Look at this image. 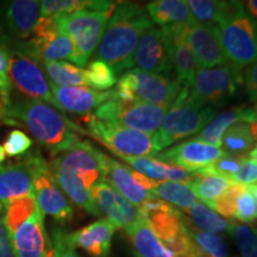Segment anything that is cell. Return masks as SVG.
<instances>
[{
  "label": "cell",
  "instance_id": "6da1fadb",
  "mask_svg": "<svg viewBox=\"0 0 257 257\" xmlns=\"http://www.w3.org/2000/svg\"><path fill=\"white\" fill-rule=\"evenodd\" d=\"M3 118L21 121L53 157L78 144L81 141L79 134L86 135L85 130L64 117L61 111L36 99L11 100L9 106L3 108Z\"/></svg>",
  "mask_w": 257,
  "mask_h": 257
},
{
  "label": "cell",
  "instance_id": "7a4b0ae2",
  "mask_svg": "<svg viewBox=\"0 0 257 257\" xmlns=\"http://www.w3.org/2000/svg\"><path fill=\"white\" fill-rule=\"evenodd\" d=\"M152 28L146 8L134 2L117 3L95 51L94 60L107 63L115 74L127 72L133 68L138 42Z\"/></svg>",
  "mask_w": 257,
  "mask_h": 257
},
{
  "label": "cell",
  "instance_id": "3957f363",
  "mask_svg": "<svg viewBox=\"0 0 257 257\" xmlns=\"http://www.w3.org/2000/svg\"><path fill=\"white\" fill-rule=\"evenodd\" d=\"M214 118L216 110L193 100L188 87L184 86L174 102L169 106L161 127L152 136L156 153L172 146L181 138L199 133Z\"/></svg>",
  "mask_w": 257,
  "mask_h": 257
},
{
  "label": "cell",
  "instance_id": "277c9868",
  "mask_svg": "<svg viewBox=\"0 0 257 257\" xmlns=\"http://www.w3.org/2000/svg\"><path fill=\"white\" fill-rule=\"evenodd\" d=\"M184 88V83L169 74H154L131 69L120 76L112 89L113 99L169 107Z\"/></svg>",
  "mask_w": 257,
  "mask_h": 257
},
{
  "label": "cell",
  "instance_id": "5b68a950",
  "mask_svg": "<svg viewBox=\"0 0 257 257\" xmlns=\"http://www.w3.org/2000/svg\"><path fill=\"white\" fill-rule=\"evenodd\" d=\"M221 47L229 62L250 66L257 60V22L243 3L231 2L229 14L218 24Z\"/></svg>",
  "mask_w": 257,
  "mask_h": 257
},
{
  "label": "cell",
  "instance_id": "8992f818",
  "mask_svg": "<svg viewBox=\"0 0 257 257\" xmlns=\"http://www.w3.org/2000/svg\"><path fill=\"white\" fill-rule=\"evenodd\" d=\"M114 9L82 10L70 15L60 16L61 25L73 42L74 57L72 62L75 66L82 68L87 64L89 57L100 43Z\"/></svg>",
  "mask_w": 257,
  "mask_h": 257
},
{
  "label": "cell",
  "instance_id": "52a82bcc",
  "mask_svg": "<svg viewBox=\"0 0 257 257\" xmlns=\"http://www.w3.org/2000/svg\"><path fill=\"white\" fill-rule=\"evenodd\" d=\"M23 160L31 169L36 204L42 213L61 224L72 220L74 208L54 179L49 163L40 154L25 155Z\"/></svg>",
  "mask_w": 257,
  "mask_h": 257
},
{
  "label": "cell",
  "instance_id": "ba28073f",
  "mask_svg": "<svg viewBox=\"0 0 257 257\" xmlns=\"http://www.w3.org/2000/svg\"><path fill=\"white\" fill-rule=\"evenodd\" d=\"M168 108L143 102H124L111 99L99 106L93 115L104 123L152 135L160 128Z\"/></svg>",
  "mask_w": 257,
  "mask_h": 257
},
{
  "label": "cell",
  "instance_id": "9c48e42d",
  "mask_svg": "<svg viewBox=\"0 0 257 257\" xmlns=\"http://www.w3.org/2000/svg\"><path fill=\"white\" fill-rule=\"evenodd\" d=\"M83 120L87 126L86 134L99 141L115 156L154 157L157 154L150 135L104 123L93 114H87Z\"/></svg>",
  "mask_w": 257,
  "mask_h": 257
},
{
  "label": "cell",
  "instance_id": "30bf717a",
  "mask_svg": "<svg viewBox=\"0 0 257 257\" xmlns=\"http://www.w3.org/2000/svg\"><path fill=\"white\" fill-rule=\"evenodd\" d=\"M107 156L87 141L81 140L66 152L54 156L49 165L53 173H63L76 176L85 187L91 189L104 181Z\"/></svg>",
  "mask_w": 257,
  "mask_h": 257
},
{
  "label": "cell",
  "instance_id": "8fae6325",
  "mask_svg": "<svg viewBox=\"0 0 257 257\" xmlns=\"http://www.w3.org/2000/svg\"><path fill=\"white\" fill-rule=\"evenodd\" d=\"M243 81L242 67L229 62L216 68H200L191 86L187 87L193 100L206 106L234 94Z\"/></svg>",
  "mask_w": 257,
  "mask_h": 257
},
{
  "label": "cell",
  "instance_id": "7c38bea8",
  "mask_svg": "<svg viewBox=\"0 0 257 257\" xmlns=\"http://www.w3.org/2000/svg\"><path fill=\"white\" fill-rule=\"evenodd\" d=\"M9 54L12 85L27 98L42 100L59 110V105L51 93L49 80L40 64L17 49L9 50Z\"/></svg>",
  "mask_w": 257,
  "mask_h": 257
},
{
  "label": "cell",
  "instance_id": "4fadbf2b",
  "mask_svg": "<svg viewBox=\"0 0 257 257\" xmlns=\"http://www.w3.org/2000/svg\"><path fill=\"white\" fill-rule=\"evenodd\" d=\"M104 182L113 187L135 206L140 207L147 200L154 198L152 191L157 181L146 178L130 167L107 156Z\"/></svg>",
  "mask_w": 257,
  "mask_h": 257
},
{
  "label": "cell",
  "instance_id": "5bb4252c",
  "mask_svg": "<svg viewBox=\"0 0 257 257\" xmlns=\"http://www.w3.org/2000/svg\"><path fill=\"white\" fill-rule=\"evenodd\" d=\"M185 40L200 68H216L229 63L221 47L218 25L192 22L187 25Z\"/></svg>",
  "mask_w": 257,
  "mask_h": 257
},
{
  "label": "cell",
  "instance_id": "9a60e30c",
  "mask_svg": "<svg viewBox=\"0 0 257 257\" xmlns=\"http://www.w3.org/2000/svg\"><path fill=\"white\" fill-rule=\"evenodd\" d=\"M224 154L219 147L191 140L156 154L154 159L166 165L178 166L191 173H197L216 162Z\"/></svg>",
  "mask_w": 257,
  "mask_h": 257
},
{
  "label": "cell",
  "instance_id": "2e32d148",
  "mask_svg": "<svg viewBox=\"0 0 257 257\" xmlns=\"http://www.w3.org/2000/svg\"><path fill=\"white\" fill-rule=\"evenodd\" d=\"M91 192L99 211L107 217V220L111 221L115 229L126 231L143 219L140 208L127 201L106 182H98L91 188Z\"/></svg>",
  "mask_w": 257,
  "mask_h": 257
},
{
  "label": "cell",
  "instance_id": "e0dca14e",
  "mask_svg": "<svg viewBox=\"0 0 257 257\" xmlns=\"http://www.w3.org/2000/svg\"><path fill=\"white\" fill-rule=\"evenodd\" d=\"M187 25L173 24L160 28L168 47L170 61L175 70L176 78L184 83V86H191L198 70L200 69L191 48L186 43L185 36Z\"/></svg>",
  "mask_w": 257,
  "mask_h": 257
},
{
  "label": "cell",
  "instance_id": "ac0fdd59",
  "mask_svg": "<svg viewBox=\"0 0 257 257\" xmlns=\"http://www.w3.org/2000/svg\"><path fill=\"white\" fill-rule=\"evenodd\" d=\"M143 72L154 74H169L172 70L169 50L160 28L149 29L141 37L135 50L133 67Z\"/></svg>",
  "mask_w": 257,
  "mask_h": 257
},
{
  "label": "cell",
  "instance_id": "d6986e66",
  "mask_svg": "<svg viewBox=\"0 0 257 257\" xmlns=\"http://www.w3.org/2000/svg\"><path fill=\"white\" fill-rule=\"evenodd\" d=\"M16 257H42L50 238L44 225V214L36 207L34 213L12 233H9Z\"/></svg>",
  "mask_w": 257,
  "mask_h": 257
},
{
  "label": "cell",
  "instance_id": "ffe728a7",
  "mask_svg": "<svg viewBox=\"0 0 257 257\" xmlns=\"http://www.w3.org/2000/svg\"><path fill=\"white\" fill-rule=\"evenodd\" d=\"M51 93L60 111L75 114H89L101 104L113 99L111 91H95L91 87H60L50 83Z\"/></svg>",
  "mask_w": 257,
  "mask_h": 257
},
{
  "label": "cell",
  "instance_id": "44dd1931",
  "mask_svg": "<svg viewBox=\"0 0 257 257\" xmlns=\"http://www.w3.org/2000/svg\"><path fill=\"white\" fill-rule=\"evenodd\" d=\"M31 195L35 197L32 174L24 160L0 165V202L4 206L17 199Z\"/></svg>",
  "mask_w": 257,
  "mask_h": 257
},
{
  "label": "cell",
  "instance_id": "7402d4cb",
  "mask_svg": "<svg viewBox=\"0 0 257 257\" xmlns=\"http://www.w3.org/2000/svg\"><path fill=\"white\" fill-rule=\"evenodd\" d=\"M114 230L111 221L99 219L72 233H67V239L74 249L80 248L94 257H106L110 252Z\"/></svg>",
  "mask_w": 257,
  "mask_h": 257
},
{
  "label": "cell",
  "instance_id": "603a6c76",
  "mask_svg": "<svg viewBox=\"0 0 257 257\" xmlns=\"http://www.w3.org/2000/svg\"><path fill=\"white\" fill-rule=\"evenodd\" d=\"M40 18L41 2L37 0H12L4 6L5 24L17 40L32 36Z\"/></svg>",
  "mask_w": 257,
  "mask_h": 257
},
{
  "label": "cell",
  "instance_id": "cb8c5ba5",
  "mask_svg": "<svg viewBox=\"0 0 257 257\" xmlns=\"http://www.w3.org/2000/svg\"><path fill=\"white\" fill-rule=\"evenodd\" d=\"M237 123H255V111L250 106L240 105L221 112L194 140L220 148L221 137L227 128Z\"/></svg>",
  "mask_w": 257,
  "mask_h": 257
},
{
  "label": "cell",
  "instance_id": "d4e9b609",
  "mask_svg": "<svg viewBox=\"0 0 257 257\" xmlns=\"http://www.w3.org/2000/svg\"><path fill=\"white\" fill-rule=\"evenodd\" d=\"M146 11L150 21L161 27L173 24H189L195 19L187 3L182 0H155L148 3Z\"/></svg>",
  "mask_w": 257,
  "mask_h": 257
},
{
  "label": "cell",
  "instance_id": "484cf974",
  "mask_svg": "<svg viewBox=\"0 0 257 257\" xmlns=\"http://www.w3.org/2000/svg\"><path fill=\"white\" fill-rule=\"evenodd\" d=\"M137 256L140 257H175L170 250L153 232L146 220L142 219L125 231Z\"/></svg>",
  "mask_w": 257,
  "mask_h": 257
},
{
  "label": "cell",
  "instance_id": "4316f807",
  "mask_svg": "<svg viewBox=\"0 0 257 257\" xmlns=\"http://www.w3.org/2000/svg\"><path fill=\"white\" fill-rule=\"evenodd\" d=\"M53 176L57 185H59V187L62 189V192L76 206L88 212L92 216H101V212L99 211L94 199H93L91 189L85 187L76 176L63 174V173H53Z\"/></svg>",
  "mask_w": 257,
  "mask_h": 257
},
{
  "label": "cell",
  "instance_id": "83f0119b",
  "mask_svg": "<svg viewBox=\"0 0 257 257\" xmlns=\"http://www.w3.org/2000/svg\"><path fill=\"white\" fill-rule=\"evenodd\" d=\"M231 184H233L231 180L221 178L219 175L197 172L194 173V176L187 186L195 195V198L200 199L202 204L210 207L212 202L217 200L230 187Z\"/></svg>",
  "mask_w": 257,
  "mask_h": 257
},
{
  "label": "cell",
  "instance_id": "f1b7e54d",
  "mask_svg": "<svg viewBox=\"0 0 257 257\" xmlns=\"http://www.w3.org/2000/svg\"><path fill=\"white\" fill-rule=\"evenodd\" d=\"M50 83L60 87H87L85 69L75 64L60 61V62L38 63Z\"/></svg>",
  "mask_w": 257,
  "mask_h": 257
},
{
  "label": "cell",
  "instance_id": "f546056e",
  "mask_svg": "<svg viewBox=\"0 0 257 257\" xmlns=\"http://www.w3.org/2000/svg\"><path fill=\"white\" fill-rule=\"evenodd\" d=\"M181 213H185V217L188 218L199 231H204V232L220 233L225 231L230 232L233 225L232 221L226 220L206 205L199 201L192 205L191 207L182 210Z\"/></svg>",
  "mask_w": 257,
  "mask_h": 257
},
{
  "label": "cell",
  "instance_id": "4dcf8cb0",
  "mask_svg": "<svg viewBox=\"0 0 257 257\" xmlns=\"http://www.w3.org/2000/svg\"><path fill=\"white\" fill-rule=\"evenodd\" d=\"M117 3L106 0H43L41 2V17H60L82 10L114 9Z\"/></svg>",
  "mask_w": 257,
  "mask_h": 257
},
{
  "label": "cell",
  "instance_id": "1f68e13d",
  "mask_svg": "<svg viewBox=\"0 0 257 257\" xmlns=\"http://www.w3.org/2000/svg\"><path fill=\"white\" fill-rule=\"evenodd\" d=\"M255 138L251 134L250 124L237 123L225 131L221 137L220 149L227 155L246 157L251 152Z\"/></svg>",
  "mask_w": 257,
  "mask_h": 257
},
{
  "label": "cell",
  "instance_id": "d6a6232c",
  "mask_svg": "<svg viewBox=\"0 0 257 257\" xmlns=\"http://www.w3.org/2000/svg\"><path fill=\"white\" fill-rule=\"evenodd\" d=\"M152 194L154 198L175 205L182 210L191 207L197 204L198 199L193 194L187 185L178 184L172 181H157L155 187L153 188Z\"/></svg>",
  "mask_w": 257,
  "mask_h": 257
},
{
  "label": "cell",
  "instance_id": "836d02e7",
  "mask_svg": "<svg viewBox=\"0 0 257 257\" xmlns=\"http://www.w3.org/2000/svg\"><path fill=\"white\" fill-rule=\"evenodd\" d=\"M186 3L193 18L200 23L219 24L231 8V2L220 0H189Z\"/></svg>",
  "mask_w": 257,
  "mask_h": 257
},
{
  "label": "cell",
  "instance_id": "e575fe53",
  "mask_svg": "<svg viewBox=\"0 0 257 257\" xmlns=\"http://www.w3.org/2000/svg\"><path fill=\"white\" fill-rule=\"evenodd\" d=\"M36 198L24 197L10 202L6 206V213L3 217L8 233H12L22 223H24L36 210Z\"/></svg>",
  "mask_w": 257,
  "mask_h": 257
},
{
  "label": "cell",
  "instance_id": "d590c367",
  "mask_svg": "<svg viewBox=\"0 0 257 257\" xmlns=\"http://www.w3.org/2000/svg\"><path fill=\"white\" fill-rule=\"evenodd\" d=\"M87 86L95 91H108L117 83V74L107 63L100 60H92L85 69Z\"/></svg>",
  "mask_w": 257,
  "mask_h": 257
},
{
  "label": "cell",
  "instance_id": "8d00e7d4",
  "mask_svg": "<svg viewBox=\"0 0 257 257\" xmlns=\"http://www.w3.org/2000/svg\"><path fill=\"white\" fill-rule=\"evenodd\" d=\"M121 160L133 167L134 170L154 180V181H168L169 178V165L159 162L152 157H128L121 156Z\"/></svg>",
  "mask_w": 257,
  "mask_h": 257
},
{
  "label": "cell",
  "instance_id": "74e56055",
  "mask_svg": "<svg viewBox=\"0 0 257 257\" xmlns=\"http://www.w3.org/2000/svg\"><path fill=\"white\" fill-rule=\"evenodd\" d=\"M230 233L236 240L242 257H257V227L233 223Z\"/></svg>",
  "mask_w": 257,
  "mask_h": 257
},
{
  "label": "cell",
  "instance_id": "f35d334b",
  "mask_svg": "<svg viewBox=\"0 0 257 257\" xmlns=\"http://www.w3.org/2000/svg\"><path fill=\"white\" fill-rule=\"evenodd\" d=\"M189 227V226H188ZM189 233H191L193 240L197 244L198 248L202 252L206 253L210 257H226L227 249L226 244L221 237L216 233L204 232L189 227Z\"/></svg>",
  "mask_w": 257,
  "mask_h": 257
},
{
  "label": "cell",
  "instance_id": "ab89813d",
  "mask_svg": "<svg viewBox=\"0 0 257 257\" xmlns=\"http://www.w3.org/2000/svg\"><path fill=\"white\" fill-rule=\"evenodd\" d=\"M233 218L243 224L257 219V202L248 186H244L236 199Z\"/></svg>",
  "mask_w": 257,
  "mask_h": 257
},
{
  "label": "cell",
  "instance_id": "60d3db41",
  "mask_svg": "<svg viewBox=\"0 0 257 257\" xmlns=\"http://www.w3.org/2000/svg\"><path fill=\"white\" fill-rule=\"evenodd\" d=\"M244 157H237L232 155H227L224 154L223 156L219 157L216 162L206 167L205 169L199 170V172L208 173V174H216L219 175L221 178L229 179L232 181V178L238 172L240 163H242Z\"/></svg>",
  "mask_w": 257,
  "mask_h": 257
},
{
  "label": "cell",
  "instance_id": "b9f144b4",
  "mask_svg": "<svg viewBox=\"0 0 257 257\" xmlns=\"http://www.w3.org/2000/svg\"><path fill=\"white\" fill-rule=\"evenodd\" d=\"M244 187L243 185L239 184H231L230 187L220 195L217 200L212 202L211 208L216 213L221 214V217L233 218L234 213V205H236V199L238 197L239 192Z\"/></svg>",
  "mask_w": 257,
  "mask_h": 257
},
{
  "label": "cell",
  "instance_id": "7bdbcfd3",
  "mask_svg": "<svg viewBox=\"0 0 257 257\" xmlns=\"http://www.w3.org/2000/svg\"><path fill=\"white\" fill-rule=\"evenodd\" d=\"M12 82L10 79V54L5 47L0 46V106L3 108L11 102Z\"/></svg>",
  "mask_w": 257,
  "mask_h": 257
},
{
  "label": "cell",
  "instance_id": "ee69618b",
  "mask_svg": "<svg viewBox=\"0 0 257 257\" xmlns=\"http://www.w3.org/2000/svg\"><path fill=\"white\" fill-rule=\"evenodd\" d=\"M3 147H4L6 155L11 157L22 156L31 149L32 140L23 131L12 130Z\"/></svg>",
  "mask_w": 257,
  "mask_h": 257
},
{
  "label": "cell",
  "instance_id": "f6af8a7d",
  "mask_svg": "<svg viewBox=\"0 0 257 257\" xmlns=\"http://www.w3.org/2000/svg\"><path fill=\"white\" fill-rule=\"evenodd\" d=\"M232 182L243 186L257 184V163L253 162L249 156L244 157L238 172L232 178Z\"/></svg>",
  "mask_w": 257,
  "mask_h": 257
},
{
  "label": "cell",
  "instance_id": "bcb514c9",
  "mask_svg": "<svg viewBox=\"0 0 257 257\" xmlns=\"http://www.w3.org/2000/svg\"><path fill=\"white\" fill-rule=\"evenodd\" d=\"M51 244H53L54 257H80L67 239V232L62 230H53Z\"/></svg>",
  "mask_w": 257,
  "mask_h": 257
},
{
  "label": "cell",
  "instance_id": "7dc6e473",
  "mask_svg": "<svg viewBox=\"0 0 257 257\" xmlns=\"http://www.w3.org/2000/svg\"><path fill=\"white\" fill-rule=\"evenodd\" d=\"M244 82H245L246 92L250 99L253 101L257 100V60L250 64L244 73Z\"/></svg>",
  "mask_w": 257,
  "mask_h": 257
},
{
  "label": "cell",
  "instance_id": "c3c4849f",
  "mask_svg": "<svg viewBox=\"0 0 257 257\" xmlns=\"http://www.w3.org/2000/svg\"><path fill=\"white\" fill-rule=\"evenodd\" d=\"M0 257H16L14 246L2 216H0Z\"/></svg>",
  "mask_w": 257,
  "mask_h": 257
},
{
  "label": "cell",
  "instance_id": "681fc988",
  "mask_svg": "<svg viewBox=\"0 0 257 257\" xmlns=\"http://www.w3.org/2000/svg\"><path fill=\"white\" fill-rule=\"evenodd\" d=\"M245 4L250 16L257 19V0H250V2H246Z\"/></svg>",
  "mask_w": 257,
  "mask_h": 257
},
{
  "label": "cell",
  "instance_id": "f907efd6",
  "mask_svg": "<svg viewBox=\"0 0 257 257\" xmlns=\"http://www.w3.org/2000/svg\"><path fill=\"white\" fill-rule=\"evenodd\" d=\"M42 257H54V250H53V244H51V240L49 242V244H48L46 251H44L43 256Z\"/></svg>",
  "mask_w": 257,
  "mask_h": 257
},
{
  "label": "cell",
  "instance_id": "816d5d0a",
  "mask_svg": "<svg viewBox=\"0 0 257 257\" xmlns=\"http://www.w3.org/2000/svg\"><path fill=\"white\" fill-rule=\"evenodd\" d=\"M249 157L253 161V162H256V163H257V143H256L255 148H253V149L251 150V152L249 153Z\"/></svg>",
  "mask_w": 257,
  "mask_h": 257
},
{
  "label": "cell",
  "instance_id": "f5cc1de1",
  "mask_svg": "<svg viewBox=\"0 0 257 257\" xmlns=\"http://www.w3.org/2000/svg\"><path fill=\"white\" fill-rule=\"evenodd\" d=\"M248 187H249V189H250V192L252 193L253 198H255V200H256V202H257V184H253V185H251V186H248Z\"/></svg>",
  "mask_w": 257,
  "mask_h": 257
},
{
  "label": "cell",
  "instance_id": "db71d44e",
  "mask_svg": "<svg viewBox=\"0 0 257 257\" xmlns=\"http://www.w3.org/2000/svg\"><path fill=\"white\" fill-rule=\"evenodd\" d=\"M5 159H6L5 149H4V147L0 146V165H3V162H4Z\"/></svg>",
  "mask_w": 257,
  "mask_h": 257
},
{
  "label": "cell",
  "instance_id": "11a10c76",
  "mask_svg": "<svg viewBox=\"0 0 257 257\" xmlns=\"http://www.w3.org/2000/svg\"><path fill=\"white\" fill-rule=\"evenodd\" d=\"M253 111H255V123H257V100H256L255 107H253Z\"/></svg>",
  "mask_w": 257,
  "mask_h": 257
},
{
  "label": "cell",
  "instance_id": "9f6ffc18",
  "mask_svg": "<svg viewBox=\"0 0 257 257\" xmlns=\"http://www.w3.org/2000/svg\"><path fill=\"white\" fill-rule=\"evenodd\" d=\"M3 208H4V205H3L2 202H0V214H2V211H3Z\"/></svg>",
  "mask_w": 257,
  "mask_h": 257
},
{
  "label": "cell",
  "instance_id": "6f0895ef",
  "mask_svg": "<svg viewBox=\"0 0 257 257\" xmlns=\"http://www.w3.org/2000/svg\"><path fill=\"white\" fill-rule=\"evenodd\" d=\"M2 117H3V107L0 106V118H2Z\"/></svg>",
  "mask_w": 257,
  "mask_h": 257
},
{
  "label": "cell",
  "instance_id": "680465c9",
  "mask_svg": "<svg viewBox=\"0 0 257 257\" xmlns=\"http://www.w3.org/2000/svg\"><path fill=\"white\" fill-rule=\"evenodd\" d=\"M137 257H140V256H137Z\"/></svg>",
  "mask_w": 257,
  "mask_h": 257
}]
</instances>
